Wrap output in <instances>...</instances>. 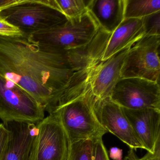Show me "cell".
<instances>
[{"instance_id":"21","label":"cell","mask_w":160,"mask_h":160,"mask_svg":"<svg viewBox=\"0 0 160 160\" xmlns=\"http://www.w3.org/2000/svg\"><path fill=\"white\" fill-rule=\"evenodd\" d=\"M0 36H20L22 34L18 28L0 17Z\"/></svg>"},{"instance_id":"19","label":"cell","mask_w":160,"mask_h":160,"mask_svg":"<svg viewBox=\"0 0 160 160\" xmlns=\"http://www.w3.org/2000/svg\"><path fill=\"white\" fill-rule=\"evenodd\" d=\"M92 160H110L102 141V137L92 139Z\"/></svg>"},{"instance_id":"23","label":"cell","mask_w":160,"mask_h":160,"mask_svg":"<svg viewBox=\"0 0 160 160\" xmlns=\"http://www.w3.org/2000/svg\"><path fill=\"white\" fill-rule=\"evenodd\" d=\"M109 157L113 160H122V150L117 147H112L109 150Z\"/></svg>"},{"instance_id":"22","label":"cell","mask_w":160,"mask_h":160,"mask_svg":"<svg viewBox=\"0 0 160 160\" xmlns=\"http://www.w3.org/2000/svg\"><path fill=\"white\" fill-rule=\"evenodd\" d=\"M9 130L3 123H0V160H2L9 139Z\"/></svg>"},{"instance_id":"18","label":"cell","mask_w":160,"mask_h":160,"mask_svg":"<svg viewBox=\"0 0 160 160\" xmlns=\"http://www.w3.org/2000/svg\"><path fill=\"white\" fill-rule=\"evenodd\" d=\"M145 36H160V11L142 18Z\"/></svg>"},{"instance_id":"3","label":"cell","mask_w":160,"mask_h":160,"mask_svg":"<svg viewBox=\"0 0 160 160\" xmlns=\"http://www.w3.org/2000/svg\"><path fill=\"white\" fill-rule=\"evenodd\" d=\"M99 29L98 23L88 12L80 17L33 33L28 38L45 50L62 53L88 44Z\"/></svg>"},{"instance_id":"5","label":"cell","mask_w":160,"mask_h":160,"mask_svg":"<svg viewBox=\"0 0 160 160\" xmlns=\"http://www.w3.org/2000/svg\"><path fill=\"white\" fill-rule=\"evenodd\" d=\"M45 110L29 93L0 75V119L37 124Z\"/></svg>"},{"instance_id":"2","label":"cell","mask_w":160,"mask_h":160,"mask_svg":"<svg viewBox=\"0 0 160 160\" xmlns=\"http://www.w3.org/2000/svg\"><path fill=\"white\" fill-rule=\"evenodd\" d=\"M100 62L80 71L62 92L52 110L58 116L70 143L92 140L108 132L95 114L97 98L91 84L92 71Z\"/></svg>"},{"instance_id":"13","label":"cell","mask_w":160,"mask_h":160,"mask_svg":"<svg viewBox=\"0 0 160 160\" xmlns=\"http://www.w3.org/2000/svg\"><path fill=\"white\" fill-rule=\"evenodd\" d=\"M144 36L142 18L123 19L111 33L105 49L102 61L106 60L124 48L132 46Z\"/></svg>"},{"instance_id":"17","label":"cell","mask_w":160,"mask_h":160,"mask_svg":"<svg viewBox=\"0 0 160 160\" xmlns=\"http://www.w3.org/2000/svg\"><path fill=\"white\" fill-rule=\"evenodd\" d=\"M92 160V140L88 139L69 143L66 160Z\"/></svg>"},{"instance_id":"1","label":"cell","mask_w":160,"mask_h":160,"mask_svg":"<svg viewBox=\"0 0 160 160\" xmlns=\"http://www.w3.org/2000/svg\"><path fill=\"white\" fill-rule=\"evenodd\" d=\"M95 59L89 45L57 53L45 50L28 37L0 36V75L29 93L48 113L72 79Z\"/></svg>"},{"instance_id":"24","label":"cell","mask_w":160,"mask_h":160,"mask_svg":"<svg viewBox=\"0 0 160 160\" xmlns=\"http://www.w3.org/2000/svg\"><path fill=\"white\" fill-rule=\"evenodd\" d=\"M19 0H0V11L18 2Z\"/></svg>"},{"instance_id":"6","label":"cell","mask_w":160,"mask_h":160,"mask_svg":"<svg viewBox=\"0 0 160 160\" xmlns=\"http://www.w3.org/2000/svg\"><path fill=\"white\" fill-rule=\"evenodd\" d=\"M160 36H144L129 48L121 78H138L159 83Z\"/></svg>"},{"instance_id":"12","label":"cell","mask_w":160,"mask_h":160,"mask_svg":"<svg viewBox=\"0 0 160 160\" xmlns=\"http://www.w3.org/2000/svg\"><path fill=\"white\" fill-rule=\"evenodd\" d=\"M3 124L10 135L1 160H30L37 134V123L14 121Z\"/></svg>"},{"instance_id":"20","label":"cell","mask_w":160,"mask_h":160,"mask_svg":"<svg viewBox=\"0 0 160 160\" xmlns=\"http://www.w3.org/2000/svg\"><path fill=\"white\" fill-rule=\"evenodd\" d=\"M160 138H158L155 145L153 152H148L141 158L138 157L135 151L130 148L128 154L123 160H160Z\"/></svg>"},{"instance_id":"25","label":"cell","mask_w":160,"mask_h":160,"mask_svg":"<svg viewBox=\"0 0 160 160\" xmlns=\"http://www.w3.org/2000/svg\"><path fill=\"white\" fill-rule=\"evenodd\" d=\"M66 160H67V159H66Z\"/></svg>"},{"instance_id":"16","label":"cell","mask_w":160,"mask_h":160,"mask_svg":"<svg viewBox=\"0 0 160 160\" xmlns=\"http://www.w3.org/2000/svg\"><path fill=\"white\" fill-rule=\"evenodd\" d=\"M58 10L68 20L78 18L88 12L89 0H56Z\"/></svg>"},{"instance_id":"9","label":"cell","mask_w":160,"mask_h":160,"mask_svg":"<svg viewBox=\"0 0 160 160\" xmlns=\"http://www.w3.org/2000/svg\"><path fill=\"white\" fill-rule=\"evenodd\" d=\"M95 112L99 122L108 132L119 139L134 151L144 149L138 138L121 107L109 97L98 99L95 103Z\"/></svg>"},{"instance_id":"14","label":"cell","mask_w":160,"mask_h":160,"mask_svg":"<svg viewBox=\"0 0 160 160\" xmlns=\"http://www.w3.org/2000/svg\"><path fill=\"white\" fill-rule=\"evenodd\" d=\"M88 11L100 28L112 33L124 19V0H89Z\"/></svg>"},{"instance_id":"8","label":"cell","mask_w":160,"mask_h":160,"mask_svg":"<svg viewBox=\"0 0 160 160\" xmlns=\"http://www.w3.org/2000/svg\"><path fill=\"white\" fill-rule=\"evenodd\" d=\"M109 98L120 106L128 109L160 110V84L138 78H121Z\"/></svg>"},{"instance_id":"7","label":"cell","mask_w":160,"mask_h":160,"mask_svg":"<svg viewBox=\"0 0 160 160\" xmlns=\"http://www.w3.org/2000/svg\"><path fill=\"white\" fill-rule=\"evenodd\" d=\"M69 140L54 112L37 123V132L30 160H66Z\"/></svg>"},{"instance_id":"11","label":"cell","mask_w":160,"mask_h":160,"mask_svg":"<svg viewBox=\"0 0 160 160\" xmlns=\"http://www.w3.org/2000/svg\"><path fill=\"white\" fill-rule=\"evenodd\" d=\"M122 108L145 149L149 152H154L156 142L160 138V109Z\"/></svg>"},{"instance_id":"15","label":"cell","mask_w":160,"mask_h":160,"mask_svg":"<svg viewBox=\"0 0 160 160\" xmlns=\"http://www.w3.org/2000/svg\"><path fill=\"white\" fill-rule=\"evenodd\" d=\"M159 11L160 0H124V19H141Z\"/></svg>"},{"instance_id":"4","label":"cell","mask_w":160,"mask_h":160,"mask_svg":"<svg viewBox=\"0 0 160 160\" xmlns=\"http://www.w3.org/2000/svg\"><path fill=\"white\" fill-rule=\"evenodd\" d=\"M0 17L18 28L22 36L46 30L68 21L67 18L51 6L50 0H19L0 11Z\"/></svg>"},{"instance_id":"10","label":"cell","mask_w":160,"mask_h":160,"mask_svg":"<svg viewBox=\"0 0 160 160\" xmlns=\"http://www.w3.org/2000/svg\"><path fill=\"white\" fill-rule=\"evenodd\" d=\"M130 47L116 53L106 60L101 61L93 69L91 78L92 89L98 99L110 97L120 79L121 72Z\"/></svg>"}]
</instances>
